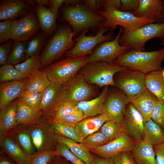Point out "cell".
I'll list each match as a JSON object with an SVG mask.
<instances>
[{
  "label": "cell",
  "mask_w": 164,
  "mask_h": 164,
  "mask_svg": "<svg viewBox=\"0 0 164 164\" xmlns=\"http://www.w3.org/2000/svg\"><path fill=\"white\" fill-rule=\"evenodd\" d=\"M162 74L164 77V68L162 70Z\"/></svg>",
  "instance_id": "cell-60"
},
{
  "label": "cell",
  "mask_w": 164,
  "mask_h": 164,
  "mask_svg": "<svg viewBox=\"0 0 164 164\" xmlns=\"http://www.w3.org/2000/svg\"><path fill=\"white\" fill-rule=\"evenodd\" d=\"M25 80L2 83L0 84V109L4 108L16 98H18L25 88Z\"/></svg>",
  "instance_id": "cell-22"
},
{
  "label": "cell",
  "mask_w": 164,
  "mask_h": 164,
  "mask_svg": "<svg viewBox=\"0 0 164 164\" xmlns=\"http://www.w3.org/2000/svg\"><path fill=\"white\" fill-rule=\"evenodd\" d=\"M14 67L21 73L25 79L28 78L40 70V56L37 53L27 58L24 62L15 65Z\"/></svg>",
  "instance_id": "cell-34"
},
{
  "label": "cell",
  "mask_w": 164,
  "mask_h": 164,
  "mask_svg": "<svg viewBox=\"0 0 164 164\" xmlns=\"http://www.w3.org/2000/svg\"><path fill=\"white\" fill-rule=\"evenodd\" d=\"M40 27L38 19L32 12L18 20H12V39L25 42L34 35Z\"/></svg>",
  "instance_id": "cell-16"
},
{
  "label": "cell",
  "mask_w": 164,
  "mask_h": 164,
  "mask_svg": "<svg viewBox=\"0 0 164 164\" xmlns=\"http://www.w3.org/2000/svg\"><path fill=\"white\" fill-rule=\"evenodd\" d=\"M82 4L93 12L98 14L101 8L104 6V0H83Z\"/></svg>",
  "instance_id": "cell-51"
},
{
  "label": "cell",
  "mask_w": 164,
  "mask_h": 164,
  "mask_svg": "<svg viewBox=\"0 0 164 164\" xmlns=\"http://www.w3.org/2000/svg\"><path fill=\"white\" fill-rule=\"evenodd\" d=\"M25 80L24 91L33 93L43 92L51 83L43 69Z\"/></svg>",
  "instance_id": "cell-31"
},
{
  "label": "cell",
  "mask_w": 164,
  "mask_h": 164,
  "mask_svg": "<svg viewBox=\"0 0 164 164\" xmlns=\"http://www.w3.org/2000/svg\"><path fill=\"white\" fill-rule=\"evenodd\" d=\"M17 99H16L0 110V138L6 135L17 126Z\"/></svg>",
  "instance_id": "cell-27"
},
{
  "label": "cell",
  "mask_w": 164,
  "mask_h": 164,
  "mask_svg": "<svg viewBox=\"0 0 164 164\" xmlns=\"http://www.w3.org/2000/svg\"><path fill=\"white\" fill-rule=\"evenodd\" d=\"M145 75L140 72L128 70L116 73L115 86L122 91L130 100L144 91Z\"/></svg>",
  "instance_id": "cell-10"
},
{
  "label": "cell",
  "mask_w": 164,
  "mask_h": 164,
  "mask_svg": "<svg viewBox=\"0 0 164 164\" xmlns=\"http://www.w3.org/2000/svg\"><path fill=\"white\" fill-rule=\"evenodd\" d=\"M164 37V22L152 23L134 30L122 32L119 42L121 45L130 49L144 51L146 43L155 38L162 39Z\"/></svg>",
  "instance_id": "cell-5"
},
{
  "label": "cell",
  "mask_w": 164,
  "mask_h": 164,
  "mask_svg": "<svg viewBox=\"0 0 164 164\" xmlns=\"http://www.w3.org/2000/svg\"><path fill=\"white\" fill-rule=\"evenodd\" d=\"M123 30L122 28H120L114 39L104 42L96 47L92 53L87 57V63L98 61L113 63L118 57L129 51V48L119 43L120 37Z\"/></svg>",
  "instance_id": "cell-11"
},
{
  "label": "cell",
  "mask_w": 164,
  "mask_h": 164,
  "mask_svg": "<svg viewBox=\"0 0 164 164\" xmlns=\"http://www.w3.org/2000/svg\"><path fill=\"white\" fill-rule=\"evenodd\" d=\"M45 119L50 123L56 132L78 142H83V140L79 137L75 130L76 125H70L59 122L49 118Z\"/></svg>",
  "instance_id": "cell-35"
},
{
  "label": "cell",
  "mask_w": 164,
  "mask_h": 164,
  "mask_svg": "<svg viewBox=\"0 0 164 164\" xmlns=\"http://www.w3.org/2000/svg\"><path fill=\"white\" fill-rule=\"evenodd\" d=\"M109 139L101 132H97L86 137L81 143L89 149L104 145L109 142Z\"/></svg>",
  "instance_id": "cell-40"
},
{
  "label": "cell",
  "mask_w": 164,
  "mask_h": 164,
  "mask_svg": "<svg viewBox=\"0 0 164 164\" xmlns=\"http://www.w3.org/2000/svg\"><path fill=\"white\" fill-rule=\"evenodd\" d=\"M47 164H73L63 156L56 155Z\"/></svg>",
  "instance_id": "cell-56"
},
{
  "label": "cell",
  "mask_w": 164,
  "mask_h": 164,
  "mask_svg": "<svg viewBox=\"0 0 164 164\" xmlns=\"http://www.w3.org/2000/svg\"><path fill=\"white\" fill-rule=\"evenodd\" d=\"M0 145L1 151L17 164H30L31 157L9 136L6 135L0 138Z\"/></svg>",
  "instance_id": "cell-18"
},
{
  "label": "cell",
  "mask_w": 164,
  "mask_h": 164,
  "mask_svg": "<svg viewBox=\"0 0 164 164\" xmlns=\"http://www.w3.org/2000/svg\"><path fill=\"white\" fill-rule=\"evenodd\" d=\"M25 79L21 73L12 64H6L0 68V82L1 83Z\"/></svg>",
  "instance_id": "cell-37"
},
{
  "label": "cell",
  "mask_w": 164,
  "mask_h": 164,
  "mask_svg": "<svg viewBox=\"0 0 164 164\" xmlns=\"http://www.w3.org/2000/svg\"><path fill=\"white\" fill-rule=\"evenodd\" d=\"M27 2L20 0L1 1L0 20H11L25 12L28 9Z\"/></svg>",
  "instance_id": "cell-25"
},
{
  "label": "cell",
  "mask_w": 164,
  "mask_h": 164,
  "mask_svg": "<svg viewBox=\"0 0 164 164\" xmlns=\"http://www.w3.org/2000/svg\"><path fill=\"white\" fill-rule=\"evenodd\" d=\"M162 43H164V37L162 39Z\"/></svg>",
  "instance_id": "cell-61"
},
{
  "label": "cell",
  "mask_w": 164,
  "mask_h": 164,
  "mask_svg": "<svg viewBox=\"0 0 164 164\" xmlns=\"http://www.w3.org/2000/svg\"><path fill=\"white\" fill-rule=\"evenodd\" d=\"M70 27H60L49 41L40 56L41 68L47 67L67 50L72 49L76 42Z\"/></svg>",
  "instance_id": "cell-4"
},
{
  "label": "cell",
  "mask_w": 164,
  "mask_h": 164,
  "mask_svg": "<svg viewBox=\"0 0 164 164\" xmlns=\"http://www.w3.org/2000/svg\"><path fill=\"white\" fill-rule=\"evenodd\" d=\"M76 105L70 102L63 103L50 118L56 120L71 114L78 109Z\"/></svg>",
  "instance_id": "cell-43"
},
{
  "label": "cell",
  "mask_w": 164,
  "mask_h": 164,
  "mask_svg": "<svg viewBox=\"0 0 164 164\" xmlns=\"http://www.w3.org/2000/svg\"><path fill=\"white\" fill-rule=\"evenodd\" d=\"M147 88L130 100V103L142 114L144 124L151 118L152 110L158 101Z\"/></svg>",
  "instance_id": "cell-21"
},
{
  "label": "cell",
  "mask_w": 164,
  "mask_h": 164,
  "mask_svg": "<svg viewBox=\"0 0 164 164\" xmlns=\"http://www.w3.org/2000/svg\"><path fill=\"white\" fill-rule=\"evenodd\" d=\"M162 70L146 74L145 80L146 88L159 101H164V77Z\"/></svg>",
  "instance_id": "cell-30"
},
{
  "label": "cell",
  "mask_w": 164,
  "mask_h": 164,
  "mask_svg": "<svg viewBox=\"0 0 164 164\" xmlns=\"http://www.w3.org/2000/svg\"><path fill=\"white\" fill-rule=\"evenodd\" d=\"M112 159L114 164H137L130 151L120 152Z\"/></svg>",
  "instance_id": "cell-48"
},
{
  "label": "cell",
  "mask_w": 164,
  "mask_h": 164,
  "mask_svg": "<svg viewBox=\"0 0 164 164\" xmlns=\"http://www.w3.org/2000/svg\"><path fill=\"white\" fill-rule=\"evenodd\" d=\"M12 41L2 43L0 46V66H2L7 63L9 53L12 47Z\"/></svg>",
  "instance_id": "cell-50"
},
{
  "label": "cell",
  "mask_w": 164,
  "mask_h": 164,
  "mask_svg": "<svg viewBox=\"0 0 164 164\" xmlns=\"http://www.w3.org/2000/svg\"><path fill=\"white\" fill-rule=\"evenodd\" d=\"M121 7L120 0H104V9L106 10L110 9H115L119 10Z\"/></svg>",
  "instance_id": "cell-53"
},
{
  "label": "cell",
  "mask_w": 164,
  "mask_h": 164,
  "mask_svg": "<svg viewBox=\"0 0 164 164\" xmlns=\"http://www.w3.org/2000/svg\"><path fill=\"white\" fill-rule=\"evenodd\" d=\"M43 93H33L24 91L18 99L27 106L35 109H40Z\"/></svg>",
  "instance_id": "cell-39"
},
{
  "label": "cell",
  "mask_w": 164,
  "mask_h": 164,
  "mask_svg": "<svg viewBox=\"0 0 164 164\" xmlns=\"http://www.w3.org/2000/svg\"><path fill=\"white\" fill-rule=\"evenodd\" d=\"M38 6L44 7L49 5V0H36L35 1Z\"/></svg>",
  "instance_id": "cell-58"
},
{
  "label": "cell",
  "mask_w": 164,
  "mask_h": 164,
  "mask_svg": "<svg viewBox=\"0 0 164 164\" xmlns=\"http://www.w3.org/2000/svg\"><path fill=\"white\" fill-rule=\"evenodd\" d=\"M164 22V0H162V9L160 18L158 22L162 23Z\"/></svg>",
  "instance_id": "cell-59"
},
{
  "label": "cell",
  "mask_w": 164,
  "mask_h": 164,
  "mask_svg": "<svg viewBox=\"0 0 164 164\" xmlns=\"http://www.w3.org/2000/svg\"><path fill=\"white\" fill-rule=\"evenodd\" d=\"M26 47L25 42L15 41L8 55L6 64L13 65L22 60L26 57Z\"/></svg>",
  "instance_id": "cell-36"
},
{
  "label": "cell",
  "mask_w": 164,
  "mask_h": 164,
  "mask_svg": "<svg viewBox=\"0 0 164 164\" xmlns=\"http://www.w3.org/2000/svg\"><path fill=\"white\" fill-rule=\"evenodd\" d=\"M40 109L32 108L17 99L16 119L17 126L33 125L37 124L43 118Z\"/></svg>",
  "instance_id": "cell-23"
},
{
  "label": "cell",
  "mask_w": 164,
  "mask_h": 164,
  "mask_svg": "<svg viewBox=\"0 0 164 164\" xmlns=\"http://www.w3.org/2000/svg\"><path fill=\"white\" fill-rule=\"evenodd\" d=\"M124 133L137 142L143 140L144 123L142 114L130 103L127 105L121 123Z\"/></svg>",
  "instance_id": "cell-13"
},
{
  "label": "cell",
  "mask_w": 164,
  "mask_h": 164,
  "mask_svg": "<svg viewBox=\"0 0 164 164\" xmlns=\"http://www.w3.org/2000/svg\"><path fill=\"white\" fill-rule=\"evenodd\" d=\"M83 119L84 114L83 112L78 109L74 112L59 119L56 120L50 119L64 124L70 125H76L78 123Z\"/></svg>",
  "instance_id": "cell-45"
},
{
  "label": "cell",
  "mask_w": 164,
  "mask_h": 164,
  "mask_svg": "<svg viewBox=\"0 0 164 164\" xmlns=\"http://www.w3.org/2000/svg\"><path fill=\"white\" fill-rule=\"evenodd\" d=\"M163 130L164 132V127H163Z\"/></svg>",
  "instance_id": "cell-63"
},
{
  "label": "cell",
  "mask_w": 164,
  "mask_h": 164,
  "mask_svg": "<svg viewBox=\"0 0 164 164\" xmlns=\"http://www.w3.org/2000/svg\"><path fill=\"white\" fill-rule=\"evenodd\" d=\"M136 142L123 133L114 140L103 146L89 149L91 152L104 158H112L122 152L131 151Z\"/></svg>",
  "instance_id": "cell-17"
},
{
  "label": "cell",
  "mask_w": 164,
  "mask_h": 164,
  "mask_svg": "<svg viewBox=\"0 0 164 164\" xmlns=\"http://www.w3.org/2000/svg\"><path fill=\"white\" fill-rule=\"evenodd\" d=\"M55 155L63 156L73 164H87L73 154L63 144L57 142L53 150Z\"/></svg>",
  "instance_id": "cell-42"
},
{
  "label": "cell",
  "mask_w": 164,
  "mask_h": 164,
  "mask_svg": "<svg viewBox=\"0 0 164 164\" xmlns=\"http://www.w3.org/2000/svg\"><path fill=\"white\" fill-rule=\"evenodd\" d=\"M110 120H112L110 117L103 113L83 119L75 125V129L79 137L83 140L97 132L106 122Z\"/></svg>",
  "instance_id": "cell-19"
},
{
  "label": "cell",
  "mask_w": 164,
  "mask_h": 164,
  "mask_svg": "<svg viewBox=\"0 0 164 164\" xmlns=\"http://www.w3.org/2000/svg\"><path fill=\"white\" fill-rule=\"evenodd\" d=\"M162 1L161 0H139L138 8L133 14L137 17L158 22L162 11Z\"/></svg>",
  "instance_id": "cell-26"
},
{
  "label": "cell",
  "mask_w": 164,
  "mask_h": 164,
  "mask_svg": "<svg viewBox=\"0 0 164 164\" xmlns=\"http://www.w3.org/2000/svg\"><path fill=\"white\" fill-rule=\"evenodd\" d=\"M64 84V102H70L77 105L79 102L91 99L96 92L94 86L87 82L79 73Z\"/></svg>",
  "instance_id": "cell-12"
},
{
  "label": "cell",
  "mask_w": 164,
  "mask_h": 164,
  "mask_svg": "<svg viewBox=\"0 0 164 164\" xmlns=\"http://www.w3.org/2000/svg\"><path fill=\"white\" fill-rule=\"evenodd\" d=\"M130 152L137 164H157L153 146L143 140L136 142Z\"/></svg>",
  "instance_id": "cell-28"
},
{
  "label": "cell",
  "mask_w": 164,
  "mask_h": 164,
  "mask_svg": "<svg viewBox=\"0 0 164 164\" xmlns=\"http://www.w3.org/2000/svg\"><path fill=\"white\" fill-rule=\"evenodd\" d=\"M0 164H14L8 158L1 153Z\"/></svg>",
  "instance_id": "cell-57"
},
{
  "label": "cell",
  "mask_w": 164,
  "mask_h": 164,
  "mask_svg": "<svg viewBox=\"0 0 164 164\" xmlns=\"http://www.w3.org/2000/svg\"><path fill=\"white\" fill-rule=\"evenodd\" d=\"M161 45L164 47V43H162Z\"/></svg>",
  "instance_id": "cell-62"
},
{
  "label": "cell",
  "mask_w": 164,
  "mask_h": 164,
  "mask_svg": "<svg viewBox=\"0 0 164 164\" xmlns=\"http://www.w3.org/2000/svg\"><path fill=\"white\" fill-rule=\"evenodd\" d=\"M139 0H121L120 10L134 14L137 10Z\"/></svg>",
  "instance_id": "cell-49"
},
{
  "label": "cell",
  "mask_w": 164,
  "mask_h": 164,
  "mask_svg": "<svg viewBox=\"0 0 164 164\" xmlns=\"http://www.w3.org/2000/svg\"><path fill=\"white\" fill-rule=\"evenodd\" d=\"M55 132L57 142L66 146L73 154L87 164H92L93 155L81 143Z\"/></svg>",
  "instance_id": "cell-29"
},
{
  "label": "cell",
  "mask_w": 164,
  "mask_h": 164,
  "mask_svg": "<svg viewBox=\"0 0 164 164\" xmlns=\"http://www.w3.org/2000/svg\"><path fill=\"white\" fill-rule=\"evenodd\" d=\"M46 41L45 35L39 34L31 39L26 47V58H27L38 53Z\"/></svg>",
  "instance_id": "cell-41"
},
{
  "label": "cell",
  "mask_w": 164,
  "mask_h": 164,
  "mask_svg": "<svg viewBox=\"0 0 164 164\" xmlns=\"http://www.w3.org/2000/svg\"><path fill=\"white\" fill-rule=\"evenodd\" d=\"M130 100L120 89L108 91L103 113L108 114L112 120L121 123Z\"/></svg>",
  "instance_id": "cell-15"
},
{
  "label": "cell",
  "mask_w": 164,
  "mask_h": 164,
  "mask_svg": "<svg viewBox=\"0 0 164 164\" xmlns=\"http://www.w3.org/2000/svg\"><path fill=\"white\" fill-rule=\"evenodd\" d=\"M63 15L64 20L72 26L73 37L85 30L99 29L105 21L103 16L91 11L82 3L68 5L63 9Z\"/></svg>",
  "instance_id": "cell-2"
},
{
  "label": "cell",
  "mask_w": 164,
  "mask_h": 164,
  "mask_svg": "<svg viewBox=\"0 0 164 164\" xmlns=\"http://www.w3.org/2000/svg\"><path fill=\"white\" fill-rule=\"evenodd\" d=\"M164 59V48L149 52L130 49L117 58L113 63L128 70L146 74L154 71L162 70V63Z\"/></svg>",
  "instance_id": "cell-1"
},
{
  "label": "cell",
  "mask_w": 164,
  "mask_h": 164,
  "mask_svg": "<svg viewBox=\"0 0 164 164\" xmlns=\"http://www.w3.org/2000/svg\"><path fill=\"white\" fill-rule=\"evenodd\" d=\"M55 156L53 150L36 153L31 157L30 164H47Z\"/></svg>",
  "instance_id": "cell-46"
},
{
  "label": "cell",
  "mask_w": 164,
  "mask_h": 164,
  "mask_svg": "<svg viewBox=\"0 0 164 164\" xmlns=\"http://www.w3.org/2000/svg\"><path fill=\"white\" fill-rule=\"evenodd\" d=\"M65 89L64 84L51 82L43 92L40 106L44 119L51 118L64 102Z\"/></svg>",
  "instance_id": "cell-14"
},
{
  "label": "cell",
  "mask_w": 164,
  "mask_h": 164,
  "mask_svg": "<svg viewBox=\"0 0 164 164\" xmlns=\"http://www.w3.org/2000/svg\"><path fill=\"white\" fill-rule=\"evenodd\" d=\"M157 164H164V142L153 146Z\"/></svg>",
  "instance_id": "cell-52"
},
{
  "label": "cell",
  "mask_w": 164,
  "mask_h": 164,
  "mask_svg": "<svg viewBox=\"0 0 164 164\" xmlns=\"http://www.w3.org/2000/svg\"><path fill=\"white\" fill-rule=\"evenodd\" d=\"M64 2V0H49L50 9L57 16L58 9Z\"/></svg>",
  "instance_id": "cell-55"
},
{
  "label": "cell",
  "mask_w": 164,
  "mask_h": 164,
  "mask_svg": "<svg viewBox=\"0 0 164 164\" xmlns=\"http://www.w3.org/2000/svg\"><path fill=\"white\" fill-rule=\"evenodd\" d=\"M128 69L113 63L103 61L88 63L79 71L84 80L91 84L100 87L115 86L114 77L120 72Z\"/></svg>",
  "instance_id": "cell-3"
},
{
  "label": "cell",
  "mask_w": 164,
  "mask_h": 164,
  "mask_svg": "<svg viewBox=\"0 0 164 164\" xmlns=\"http://www.w3.org/2000/svg\"><path fill=\"white\" fill-rule=\"evenodd\" d=\"M98 14L105 19L103 26L104 27L113 29L120 26L122 27L124 32H129L147 24L155 22L151 19L137 17L132 13L115 9L100 10Z\"/></svg>",
  "instance_id": "cell-7"
},
{
  "label": "cell",
  "mask_w": 164,
  "mask_h": 164,
  "mask_svg": "<svg viewBox=\"0 0 164 164\" xmlns=\"http://www.w3.org/2000/svg\"><path fill=\"white\" fill-rule=\"evenodd\" d=\"M109 29L103 26L94 36H86V34L88 31H84L75 39V45L65 53V57L66 58L78 57L91 55L97 45L104 42L111 40L113 39V36L111 34H104Z\"/></svg>",
  "instance_id": "cell-8"
},
{
  "label": "cell",
  "mask_w": 164,
  "mask_h": 164,
  "mask_svg": "<svg viewBox=\"0 0 164 164\" xmlns=\"http://www.w3.org/2000/svg\"><path fill=\"white\" fill-rule=\"evenodd\" d=\"M100 131L110 142L116 138L123 133L121 123L113 120L106 122L101 127Z\"/></svg>",
  "instance_id": "cell-38"
},
{
  "label": "cell",
  "mask_w": 164,
  "mask_h": 164,
  "mask_svg": "<svg viewBox=\"0 0 164 164\" xmlns=\"http://www.w3.org/2000/svg\"><path fill=\"white\" fill-rule=\"evenodd\" d=\"M35 9L40 27L47 33L53 32L56 26V15L45 7L37 6Z\"/></svg>",
  "instance_id": "cell-33"
},
{
  "label": "cell",
  "mask_w": 164,
  "mask_h": 164,
  "mask_svg": "<svg viewBox=\"0 0 164 164\" xmlns=\"http://www.w3.org/2000/svg\"><path fill=\"white\" fill-rule=\"evenodd\" d=\"M87 56L67 58L43 69L51 82L64 84L87 63Z\"/></svg>",
  "instance_id": "cell-6"
},
{
  "label": "cell",
  "mask_w": 164,
  "mask_h": 164,
  "mask_svg": "<svg viewBox=\"0 0 164 164\" xmlns=\"http://www.w3.org/2000/svg\"><path fill=\"white\" fill-rule=\"evenodd\" d=\"M151 118L162 128L164 126V101H157L151 113Z\"/></svg>",
  "instance_id": "cell-44"
},
{
  "label": "cell",
  "mask_w": 164,
  "mask_h": 164,
  "mask_svg": "<svg viewBox=\"0 0 164 164\" xmlns=\"http://www.w3.org/2000/svg\"><path fill=\"white\" fill-rule=\"evenodd\" d=\"M163 142H164V141H163Z\"/></svg>",
  "instance_id": "cell-64"
},
{
  "label": "cell",
  "mask_w": 164,
  "mask_h": 164,
  "mask_svg": "<svg viewBox=\"0 0 164 164\" xmlns=\"http://www.w3.org/2000/svg\"><path fill=\"white\" fill-rule=\"evenodd\" d=\"M29 132L36 153L53 150L56 144V132L43 118L37 124L29 125Z\"/></svg>",
  "instance_id": "cell-9"
},
{
  "label": "cell",
  "mask_w": 164,
  "mask_h": 164,
  "mask_svg": "<svg viewBox=\"0 0 164 164\" xmlns=\"http://www.w3.org/2000/svg\"><path fill=\"white\" fill-rule=\"evenodd\" d=\"M108 87H104L97 97L79 102L77 104L78 109L83 113L84 119L103 114L109 90Z\"/></svg>",
  "instance_id": "cell-20"
},
{
  "label": "cell",
  "mask_w": 164,
  "mask_h": 164,
  "mask_svg": "<svg viewBox=\"0 0 164 164\" xmlns=\"http://www.w3.org/2000/svg\"><path fill=\"white\" fill-rule=\"evenodd\" d=\"M29 125H17L7 135L13 139L22 149L32 157L36 152L29 134Z\"/></svg>",
  "instance_id": "cell-24"
},
{
  "label": "cell",
  "mask_w": 164,
  "mask_h": 164,
  "mask_svg": "<svg viewBox=\"0 0 164 164\" xmlns=\"http://www.w3.org/2000/svg\"><path fill=\"white\" fill-rule=\"evenodd\" d=\"M92 164H114L112 158H104L93 155Z\"/></svg>",
  "instance_id": "cell-54"
},
{
  "label": "cell",
  "mask_w": 164,
  "mask_h": 164,
  "mask_svg": "<svg viewBox=\"0 0 164 164\" xmlns=\"http://www.w3.org/2000/svg\"><path fill=\"white\" fill-rule=\"evenodd\" d=\"M11 19L2 21L0 23V42L3 43L12 38Z\"/></svg>",
  "instance_id": "cell-47"
},
{
  "label": "cell",
  "mask_w": 164,
  "mask_h": 164,
  "mask_svg": "<svg viewBox=\"0 0 164 164\" xmlns=\"http://www.w3.org/2000/svg\"><path fill=\"white\" fill-rule=\"evenodd\" d=\"M164 132L162 128L150 119L144 124L143 141L153 146L163 142Z\"/></svg>",
  "instance_id": "cell-32"
}]
</instances>
